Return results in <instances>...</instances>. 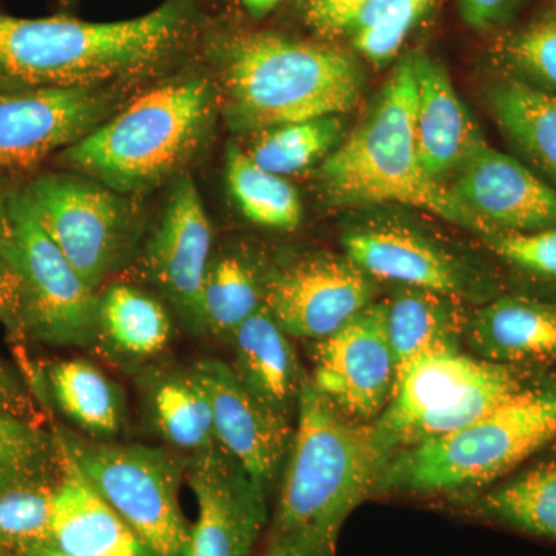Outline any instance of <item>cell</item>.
<instances>
[{
	"label": "cell",
	"mask_w": 556,
	"mask_h": 556,
	"mask_svg": "<svg viewBox=\"0 0 556 556\" xmlns=\"http://www.w3.org/2000/svg\"><path fill=\"white\" fill-rule=\"evenodd\" d=\"M455 175L450 192L484 236L556 228V189L486 141Z\"/></svg>",
	"instance_id": "obj_16"
},
{
	"label": "cell",
	"mask_w": 556,
	"mask_h": 556,
	"mask_svg": "<svg viewBox=\"0 0 556 556\" xmlns=\"http://www.w3.org/2000/svg\"><path fill=\"white\" fill-rule=\"evenodd\" d=\"M226 179L237 206L255 225L292 230L302 222L298 190L280 175L262 169L237 146H230L226 155Z\"/></svg>",
	"instance_id": "obj_30"
},
{
	"label": "cell",
	"mask_w": 556,
	"mask_h": 556,
	"mask_svg": "<svg viewBox=\"0 0 556 556\" xmlns=\"http://www.w3.org/2000/svg\"><path fill=\"white\" fill-rule=\"evenodd\" d=\"M226 116L240 131L339 116L361 100L364 75L346 51L277 35L230 43L222 62Z\"/></svg>",
	"instance_id": "obj_4"
},
{
	"label": "cell",
	"mask_w": 556,
	"mask_h": 556,
	"mask_svg": "<svg viewBox=\"0 0 556 556\" xmlns=\"http://www.w3.org/2000/svg\"><path fill=\"white\" fill-rule=\"evenodd\" d=\"M466 338L479 358L511 367L556 364V303L503 295L468 318Z\"/></svg>",
	"instance_id": "obj_21"
},
{
	"label": "cell",
	"mask_w": 556,
	"mask_h": 556,
	"mask_svg": "<svg viewBox=\"0 0 556 556\" xmlns=\"http://www.w3.org/2000/svg\"><path fill=\"white\" fill-rule=\"evenodd\" d=\"M0 257L22 288V331L58 346L94 342L97 289L90 287L40 225L27 190L2 199Z\"/></svg>",
	"instance_id": "obj_9"
},
{
	"label": "cell",
	"mask_w": 556,
	"mask_h": 556,
	"mask_svg": "<svg viewBox=\"0 0 556 556\" xmlns=\"http://www.w3.org/2000/svg\"><path fill=\"white\" fill-rule=\"evenodd\" d=\"M113 101L102 87L0 90V174L33 169L75 144L109 118Z\"/></svg>",
	"instance_id": "obj_12"
},
{
	"label": "cell",
	"mask_w": 556,
	"mask_h": 556,
	"mask_svg": "<svg viewBox=\"0 0 556 556\" xmlns=\"http://www.w3.org/2000/svg\"><path fill=\"white\" fill-rule=\"evenodd\" d=\"M192 369L211 401L217 444L268 493L291 447V422L252 396L225 362L208 358Z\"/></svg>",
	"instance_id": "obj_15"
},
{
	"label": "cell",
	"mask_w": 556,
	"mask_h": 556,
	"mask_svg": "<svg viewBox=\"0 0 556 556\" xmlns=\"http://www.w3.org/2000/svg\"><path fill=\"white\" fill-rule=\"evenodd\" d=\"M172 338L169 314L159 300L129 285L109 288L98 300L97 338L101 350L119 361L156 356Z\"/></svg>",
	"instance_id": "obj_24"
},
{
	"label": "cell",
	"mask_w": 556,
	"mask_h": 556,
	"mask_svg": "<svg viewBox=\"0 0 556 556\" xmlns=\"http://www.w3.org/2000/svg\"><path fill=\"white\" fill-rule=\"evenodd\" d=\"M215 93L203 79L148 91L97 129L62 150L58 160L119 193L156 188L185 167L214 123Z\"/></svg>",
	"instance_id": "obj_5"
},
{
	"label": "cell",
	"mask_w": 556,
	"mask_h": 556,
	"mask_svg": "<svg viewBox=\"0 0 556 556\" xmlns=\"http://www.w3.org/2000/svg\"><path fill=\"white\" fill-rule=\"evenodd\" d=\"M51 431L153 556H189L192 526L179 504L188 457L169 448L100 441L61 426Z\"/></svg>",
	"instance_id": "obj_8"
},
{
	"label": "cell",
	"mask_w": 556,
	"mask_h": 556,
	"mask_svg": "<svg viewBox=\"0 0 556 556\" xmlns=\"http://www.w3.org/2000/svg\"><path fill=\"white\" fill-rule=\"evenodd\" d=\"M230 342L240 382L274 415L291 422L308 378L287 332L263 306L233 332Z\"/></svg>",
	"instance_id": "obj_22"
},
{
	"label": "cell",
	"mask_w": 556,
	"mask_h": 556,
	"mask_svg": "<svg viewBox=\"0 0 556 556\" xmlns=\"http://www.w3.org/2000/svg\"><path fill=\"white\" fill-rule=\"evenodd\" d=\"M346 257L371 278L464 299L477 291L468 270L444 249L404 228L356 230L343 239Z\"/></svg>",
	"instance_id": "obj_19"
},
{
	"label": "cell",
	"mask_w": 556,
	"mask_h": 556,
	"mask_svg": "<svg viewBox=\"0 0 556 556\" xmlns=\"http://www.w3.org/2000/svg\"><path fill=\"white\" fill-rule=\"evenodd\" d=\"M535 380L527 368L459 350L428 354L399 372L390 404L372 424L394 455L468 426Z\"/></svg>",
	"instance_id": "obj_7"
},
{
	"label": "cell",
	"mask_w": 556,
	"mask_h": 556,
	"mask_svg": "<svg viewBox=\"0 0 556 556\" xmlns=\"http://www.w3.org/2000/svg\"><path fill=\"white\" fill-rule=\"evenodd\" d=\"M485 247L508 265L541 278L556 280V228L527 232H493Z\"/></svg>",
	"instance_id": "obj_36"
},
{
	"label": "cell",
	"mask_w": 556,
	"mask_h": 556,
	"mask_svg": "<svg viewBox=\"0 0 556 556\" xmlns=\"http://www.w3.org/2000/svg\"><path fill=\"white\" fill-rule=\"evenodd\" d=\"M192 21L189 0H167L152 13L118 22L0 14V76L53 89L138 78L169 60Z\"/></svg>",
	"instance_id": "obj_1"
},
{
	"label": "cell",
	"mask_w": 556,
	"mask_h": 556,
	"mask_svg": "<svg viewBox=\"0 0 556 556\" xmlns=\"http://www.w3.org/2000/svg\"><path fill=\"white\" fill-rule=\"evenodd\" d=\"M0 321L22 331V288L13 268L0 257Z\"/></svg>",
	"instance_id": "obj_40"
},
{
	"label": "cell",
	"mask_w": 556,
	"mask_h": 556,
	"mask_svg": "<svg viewBox=\"0 0 556 556\" xmlns=\"http://www.w3.org/2000/svg\"><path fill=\"white\" fill-rule=\"evenodd\" d=\"M280 0H243L244 7L251 11L254 16H263L268 13Z\"/></svg>",
	"instance_id": "obj_42"
},
{
	"label": "cell",
	"mask_w": 556,
	"mask_h": 556,
	"mask_svg": "<svg viewBox=\"0 0 556 556\" xmlns=\"http://www.w3.org/2000/svg\"><path fill=\"white\" fill-rule=\"evenodd\" d=\"M554 442L556 380L536 379L468 426L397 450L378 492L445 495L479 490Z\"/></svg>",
	"instance_id": "obj_6"
},
{
	"label": "cell",
	"mask_w": 556,
	"mask_h": 556,
	"mask_svg": "<svg viewBox=\"0 0 556 556\" xmlns=\"http://www.w3.org/2000/svg\"><path fill=\"white\" fill-rule=\"evenodd\" d=\"M265 288L244 260L236 255L215 260L201 289L197 331L230 340L249 317L265 306Z\"/></svg>",
	"instance_id": "obj_29"
},
{
	"label": "cell",
	"mask_w": 556,
	"mask_h": 556,
	"mask_svg": "<svg viewBox=\"0 0 556 556\" xmlns=\"http://www.w3.org/2000/svg\"><path fill=\"white\" fill-rule=\"evenodd\" d=\"M295 417L270 533L336 547L351 511L378 492L393 453L375 424L348 419L309 379Z\"/></svg>",
	"instance_id": "obj_2"
},
{
	"label": "cell",
	"mask_w": 556,
	"mask_h": 556,
	"mask_svg": "<svg viewBox=\"0 0 556 556\" xmlns=\"http://www.w3.org/2000/svg\"><path fill=\"white\" fill-rule=\"evenodd\" d=\"M468 510L482 521L556 541V455L486 490Z\"/></svg>",
	"instance_id": "obj_25"
},
{
	"label": "cell",
	"mask_w": 556,
	"mask_h": 556,
	"mask_svg": "<svg viewBox=\"0 0 556 556\" xmlns=\"http://www.w3.org/2000/svg\"><path fill=\"white\" fill-rule=\"evenodd\" d=\"M186 479L199 506L189 556H252L268 521V493L218 444L189 455Z\"/></svg>",
	"instance_id": "obj_13"
},
{
	"label": "cell",
	"mask_w": 556,
	"mask_h": 556,
	"mask_svg": "<svg viewBox=\"0 0 556 556\" xmlns=\"http://www.w3.org/2000/svg\"><path fill=\"white\" fill-rule=\"evenodd\" d=\"M144 387L150 419L172 448L193 455L217 445L211 401L193 369L155 372Z\"/></svg>",
	"instance_id": "obj_26"
},
{
	"label": "cell",
	"mask_w": 556,
	"mask_h": 556,
	"mask_svg": "<svg viewBox=\"0 0 556 556\" xmlns=\"http://www.w3.org/2000/svg\"><path fill=\"white\" fill-rule=\"evenodd\" d=\"M507 64L522 83L556 98V14L521 28L504 47Z\"/></svg>",
	"instance_id": "obj_35"
},
{
	"label": "cell",
	"mask_w": 556,
	"mask_h": 556,
	"mask_svg": "<svg viewBox=\"0 0 556 556\" xmlns=\"http://www.w3.org/2000/svg\"><path fill=\"white\" fill-rule=\"evenodd\" d=\"M519 0H459L464 21L478 30L495 27L506 21Z\"/></svg>",
	"instance_id": "obj_39"
},
{
	"label": "cell",
	"mask_w": 556,
	"mask_h": 556,
	"mask_svg": "<svg viewBox=\"0 0 556 556\" xmlns=\"http://www.w3.org/2000/svg\"><path fill=\"white\" fill-rule=\"evenodd\" d=\"M342 134L339 116L285 124L262 131L248 155L262 169L285 177L327 159L342 141Z\"/></svg>",
	"instance_id": "obj_31"
},
{
	"label": "cell",
	"mask_w": 556,
	"mask_h": 556,
	"mask_svg": "<svg viewBox=\"0 0 556 556\" xmlns=\"http://www.w3.org/2000/svg\"><path fill=\"white\" fill-rule=\"evenodd\" d=\"M25 190L50 239L91 288L100 287L130 247L126 201L83 175H42Z\"/></svg>",
	"instance_id": "obj_10"
},
{
	"label": "cell",
	"mask_w": 556,
	"mask_h": 556,
	"mask_svg": "<svg viewBox=\"0 0 556 556\" xmlns=\"http://www.w3.org/2000/svg\"><path fill=\"white\" fill-rule=\"evenodd\" d=\"M489 104L506 137L556 181V98L511 78L493 87Z\"/></svg>",
	"instance_id": "obj_28"
},
{
	"label": "cell",
	"mask_w": 556,
	"mask_h": 556,
	"mask_svg": "<svg viewBox=\"0 0 556 556\" xmlns=\"http://www.w3.org/2000/svg\"><path fill=\"white\" fill-rule=\"evenodd\" d=\"M396 380L386 302H372L345 327L316 342L309 382L348 419L378 420L393 397Z\"/></svg>",
	"instance_id": "obj_11"
},
{
	"label": "cell",
	"mask_w": 556,
	"mask_h": 556,
	"mask_svg": "<svg viewBox=\"0 0 556 556\" xmlns=\"http://www.w3.org/2000/svg\"><path fill=\"white\" fill-rule=\"evenodd\" d=\"M0 413L20 417L38 426L42 420V412L30 388L2 357H0Z\"/></svg>",
	"instance_id": "obj_38"
},
{
	"label": "cell",
	"mask_w": 556,
	"mask_h": 556,
	"mask_svg": "<svg viewBox=\"0 0 556 556\" xmlns=\"http://www.w3.org/2000/svg\"><path fill=\"white\" fill-rule=\"evenodd\" d=\"M58 442V441H56ZM60 447V477L47 535L20 556H153L141 538Z\"/></svg>",
	"instance_id": "obj_18"
},
{
	"label": "cell",
	"mask_w": 556,
	"mask_h": 556,
	"mask_svg": "<svg viewBox=\"0 0 556 556\" xmlns=\"http://www.w3.org/2000/svg\"><path fill=\"white\" fill-rule=\"evenodd\" d=\"M412 54L399 62L361 126L325 159L321 188L336 204L397 203L422 208L484 236L447 186L428 175L417 153Z\"/></svg>",
	"instance_id": "obj_3"
},
{
	"label": "cell",
	"mask_w": 556,
	"mask_h": 556,
	"mask_svg": "<svg viewBox=\"0 0 556 556\" xmlns=\"http://www.w3.org/2000/svg\"><path fill=\"white\" fill-rule=\"evenodd\" d=\"M212 229L192 179L179 178L144 255L146 276L190 328L199 325L201 289L211 266Z\"/></svg>",
	"instance_id": "obj_17"
},
{
	"label": "cell",
	"mask_w": 556,
	"mask_h": 556,
	"mask_svg": "<svg viewBox=\"0 0 556 556\" xmlns=\"http://www.w3.org/2000/svg\"><path fill=\"white\" fill-rule=\"evenodd\" d=\"M369 0H305V20L318 35L336 36L350 31Z\"/></svg>",
	"instance_id": "obj_37"
},
{
	"label": "cell",
	"mask_w": 556,
	"mask_h": 556,
	"mask_svg": "<svg viewBox=\"0 0 556 556\" xmlns=\"http://www.w3.org/2000/svg\"><path fill=\"white\" fill-rule=\"evenodd\" d=\"M56 481L0 489V551L20 556L49 532Z\"/></svg>",
	"instance_id": "obj_34"
},
{
	"label": "cell",
	"mask_w": 556,
	"mask_h": 556,
	"mask_svg": "<svg viewBox=\"0 0 556 556\" xmlns=\"http://www.w3.org/2000/svg\"><path fill=\"white\" fill-rule=\"evenodd\" d=\"M416 79L415 135L424 169L442 182L485 139L447 72L424 53L412 54Z\"/></svg>",
	"instance_id": "obj_20"
},
{
	"label": "cell",
	"mask_w": 556,
	"mask_h": 556,
	"mask_svg": "<svg viewBox=\"0 0 556 556\" xmlns=\"http://www.w3.org/2000/svg\"><path fill=\"white\" fill-rule=\"evenodd\" d=\"M375 285L350 258L300 260L268 278L265 308L289 338L324 340L371 305Z\"/></svg>",
	"instance_id": "obj_14"
},
{
	"label": "cell",
	"mask_w": 556,
	"mask_h": 556,
	"mask_svg": "<svg viewBox=\"0 0 556 556\" xmlns=\"http://www.w3.org/2000/svg\"><path fill=\"white\" fill-rule=\"evenodd\" d=\"M2 223H3V217H2V200H0V237H2Z\"/></svg>",
	"instance_id": "obj_43"
},
{
	"label": "cell",
	"mask_w": 556,
	"mask_h": 556,
	"mask_svg": "<svg viewBox=\"0 0 556 556\" xmlns=\"http://www.w3.org/2000/svg\"><path fill=\"white\" fill-rule=\"evenodd\" d=\"M434 0H369L348 35L362 56L386 65L404 46L409 31Z\"/></svg>",
	"instance_id": "obj_33"
},
{
	"label": "cell",
	"mask_w": 556,
	"mask_h": 556,
	"mask_svg": "<svg viewBox=\"0 0 556 556\" xmlns=\"http://www.w3.org/2000/svg\"><path fill=\"white\" fill-rule=\"evenodd\" d=\"M0 556H16V555L10 554V552L0 551Z\"/></svg>",
	"instance_id": "obj_44"
},
{
	"label": "cell",
	"mask_w": 556,
	"mask_h": 556,
	"mask_svg": "<svg viewBox=\"0 0 556 556\" xmlns=\"http://www.w3.org/2000/svg\"><path fill=\"white\" fill-rule=\"evenodd\" d=\"M387 332L396 358L397 375L417 358L459 350L467 318L459 299L404 288L386 300Z\"/></svg>",
	"instance_id": "obj_23"
},
{
	"label": "cell",
	"mask_w": 556,
	"mask_h": 556,
	"mask_svg": "<svg viewBox=\"0 0 556 556\" xmlns=\"http://www.w3.org/2000/svg\"><path fill=\"white\" fill-rule=\"evenodd\" d=\"M51 394L61 412L86 437L112 441L124 424L119 387L91 362H58L49 369Z\"/></svg>",
	"instance_id": "obj_27"
},
{
	"label": "cell",
	"mask_w": 556,
	"mask_h": 556,
	"mask_svg": "<svg viewBox=\"0 0 556 556\" xmlns=\"http://www.w3.org/2000/svg\"><path fill=\"white\" fill-rule=\"evenodd\" d=\"M262 556H336V547L298 535H273Z\"/></svg>",
	"instance_id": "obj_41"
},
{
	"label": "cell",
	"mask_w": 556,
	"mask_h": 556,
	"mask_svg": "<svg viewBox=\"0 0 556 556\" xmlns=\"http://www.w3.org/2000/svg\"><path fill=\"white\" fill-rule=\"evenodd\" d=\"M58 477L60 447L53 431L0 413V489Z\"/></svg>",
	"instance_id": "obj_32"
}]
</instances>
